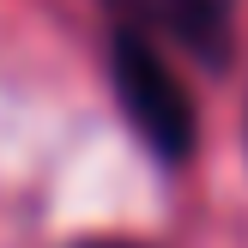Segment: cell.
<instances>
[{
  "mask_svg": "<svg viewBox=\"0 0 248 248\" xmlns=\"http://www.w3.org/2000/svg\"><path fill=\"white\" fill-rule=\"evenodd\" d=\"M115 91H121L127 121L140 127V140L157 157L176 164V157L194 152V97L170 73V61L152 48V36L133 31V24H121V36H115Z\"/></svg>",
  "mask_w": 248,
  "mask_h": 248,
  "instance_id": "1",
  "label": "cell"
},
{
  "mask_svg": "<svg viewBox=\"0 0 248 248\" xmlns=\"http://www.w3.org/2000/svg\"><path fill=\"white\" fill-rule=\"evenodd\" d=\"M115 12L133 31L145 36L157 31L176 48L200 55L206 67H218L230 55V0H115Z\"/></svg>",
  "mask_w": 248,
  "mask_h": 248,
  "instance_id": "2",
  "label": "cell"
}]
</instances>
